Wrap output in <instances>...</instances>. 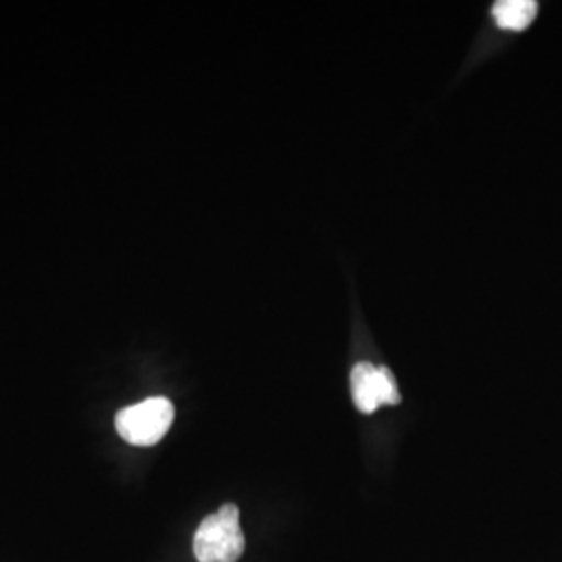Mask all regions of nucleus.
I'll return each instance as SVG.
<instances>
[{
  "label": "nucleus",
  "mask_w": 562,
  "mask_h": 562,
  "mask_svg": "<svg viewBox=\"0 0 562 562\" xmlns=\"http://www.w3.org/2000/svg\"><path fill=\"white\" fill-rule=\"evenodd\" d=\"M176 417V408L169 398L155 396L140 404L125 406L115 417L121 438L134 446H155L167 436Z\"/></svg>",
  "instance_id": "obj_2"
},
{
  "label": "nucleus",
  "mask_w": 562,
  "mask_h": 562,
  "mask_svg": "<svg viewBox=\"0 0 562 562\" xmlns=\"http://www.w3.org/2000/svg\"><path fill=\"white\" fill-rule=\"evenodd\" d=\"M350 385L355 404L364 415L375 413L382 404L394 406L401 402L398 385L387 367L359 362L350 373Z\"/></svg>",
  "instance_id": "obj_3"
},
{
  "label": "nucleus",
  "mask_w": 562,
  "mask_h": 562,
  "mask_svg": "<svg viewBox=\"0 0 562 562\" xmlns=\"http://www.w3.org/2000/svg\"><path fill=\"white\" fill-rule=\"evenodd\" d=\"M492 15L503 30L521 32L538 15V4L533 0H501L494 4Z\"/></svg>",
  "instance_id": "obj_4"
},
{
  "label": "nucleus",
  "mask_w": 562,
  "mask_h": 562,
  "mask_svg": "<svg viewBox=\"0 0 562 562\" xmlns=\"http://www.w3.org/2000/svg\"><path fill=\"white\" fill-rule=\"evenodd\" d=\"M244 548L246 540L236 504H225L209 515L194 533V557L199 562H238Z\"/></svg>",
  "instance_id": "obj_1"
}]
</instances>
